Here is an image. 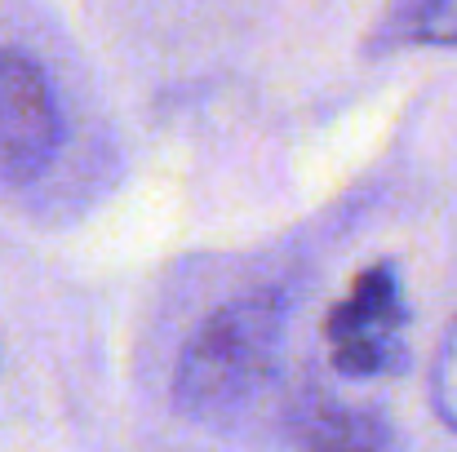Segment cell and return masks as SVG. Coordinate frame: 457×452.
<instances>
[{"label": "cell", "mask_w": 457, "mask_h": 452, "mask_svg": "<svg viewBox=\"0 0 457 452\" xmlns=\"http://www.w3.org/2000/svg\"><path fill=\"white\" fill-rule=\"evenodd\" d=\"M289 319H294L289 284H258L218 301L173 359L169 399L178 417L195 426H222L249 413L280 377Z\"/></svg>", "instance_id": "obj_1"}, {"label": "cell", "mask_w": 457, "mask_h": 452, "mask_svg": "<svg viewBox=\"0 0 457 452\" xmlns=\"http://www.w3.org/2000/svg\"><path fill=\"white\" fill-rule=\"evenodd\" d=\"M409 293L391 258H378L355 271L346 293L324 315V346L337 377L378 382L395 377L409 364Z\"/></svg>", "instance_id": "obj_2"}, {"label": "cell", "mask_w": 457, "mask_h": 452, "mask_svg": "<svg viewBox=\"0 0 457 452\" xmlns=\"http://www.w3.org/2000/svg\"><path fill=\"white\" fill-rule=\"evenodd\" d=\"M67 143L62 98L40 58L0 45V186L27 191L45 182Z\"/></svg>", "instance_id": "obj_3"}, {"label": "cell", "mask_w": 457, "mask_h": 452, "mask_svg": "<svg viewBox=\"0 0 457 452\" xmlns=\"http://www.w3.org/2000/svg\"><path fill=\"white\" fill-rule=\"evenodd\" d=\"M280 422L298 452H404L386 413L346 404L320 386H294L285 395Z\"/></svg>", "instance_id": "obj_4"}, {"label": "cell", "mask_w": 457, "mask_h": 452, "mask_svg": "<svg viewBox=\"0 0 457 452\" xmlns=\"http://www.w3.org/2000/svg\"><path fill=\"white\" fill-rule=\"evenodd\" d=\"M369 53L457 49V0H386L364 40Z\"/></svg>", "instance_id": "obj_5"}, {"label": "cell", "mask_w": 457, "mask_h": 452, "mask_svg": "<svg viewBox=\"0 0 457 452\" xmlns=\"http://www.w3.org/2000/svg\"><path fill=\"white\" fill-rule=\"evenodd\" d=\"M427 395H431V408H436L440 426L457 435V315L445 324V333H440V341H436Z\"/></svg>", "instance_id": "obj_6"}]
</instances>
